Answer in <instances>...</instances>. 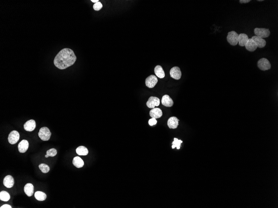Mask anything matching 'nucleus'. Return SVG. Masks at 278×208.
<instances>
[{
	"mask_svg": "<svg viewBox=\"0 0 278 208\" xmlns=\"http://www.w3.org/2000/svg\"><path fill=\"white\" fill-rule=\"evenodd\" d=\"M77 57L74 51L69 48H64L57 54L54 60V64L57 68L64 70L76 62Z\"/></svg>",
	"mask_w": 278,
	"mask_h": 208,
	"instance_id": "obj_1",
	"label": "nucleus"
},
{
	"mask_svg": "<svg viewBox=\"0 0 278 208\" xmlns=\"http://www.w3.org/2000/svg\"><path fill=\"white\" fill-rule=\"evenodd\" d=\"M51 133L47 127H44L40 129L39 133V138L43 141H48L50 139Z\"/></svg>",
	"mask_w": 278,
	"mask_h": 208,
	"instance_id": "obj_2",
	"label": "nucleus"
},
{
	"mask_svg": "<svg viewBox=\"0 0 278 208\" xmlns=\"http://www.w3.org/2000/svg\"><path fill=\"white\" fill-rule=\"evenodd\" d=\"M239 36V35L234 31L229 32L227 36V41L231 45L235 46L238 43Z\"/></svg>",
	"mask_w": 278,
	"mask_h": 208,
	"instance_id": "obj_3",
	"label": "nucleus"
},
{
	"mask_svg": "<svg viewBox=\"0 0 278 208\" xmlns=\"http://www.w3.org/2000/svg\"><path fill=\"white\" fill-rule=\"evenodd\" d=\"M258 67L262 71L269 70L271 68V65L267 59L262 58L259 59L257 63Z\"/></svg>",
	"mask_w": 278,
	"mask_h": 208,
	"instance_id": "obj_4",
	"label": "nucleus"
},
{
	"mask_svg": "<svg viewBox=\"0 0 278 208\" xmlns=\"http://www.w3.org/2000/svg\"><path fill=\"white\" fill-rule=\"evenodd\" d=\"M256 36L263 38H267L270 35V31L269 29L264 28H255L254 30Z\"/></svg>",
	"mask_w": 278,
	"mask_h": 208,
	"instance_id": "obj_5",
	"label": "nucleus"
},
{
	"mask_svg": "<svg viewBox=\"0 0 278 208\" xmlns=\"http://www.w3.org/2000/svg\"><path fill=\"white\" fill-rule=\"evenodd\" d=\"M147 107L150 109H153L155 107H158L160 104V100L156 97L151 96L146 103Z\"/></svg>",
	"mask_w": 278,
	"mask_h": 208,
	"instance_id": "obj_6",
	"label": "nucleus"
},
{
	"mask_svg": "<svg viewBox=\"0 0 278 208\" xmlns=\"http://www.w3.org/2000/svg\"><path fill=\"white\" fill-rule=\"evenodd\" d=\"M20 138L19 133L16 130H13L9 134L8 137V141L10 144L13 145L16 143Z\"/></svg>",
	"mask_w": 278,
	"mask_h": 208,
	"instance_id": "obj_7",
	"label": "nucleus"
},
{
	"mask_svg": "<svg viewBox=\"0 0 278 208\" xmlns=\"http://www.w3.org/2000/svg\"><path fill=\"white\" fill-rule=\"evenodd\" d=\"M158 82V79L156 76L151 75L148 77L146 80V86L149 88H152L156 85Z\"/></svg>",
	"mask_w": 278,
	"mask_h": 208,
	"instance_id": "obj_8",
	"label": "nucleus"
},
{
	"mask_svg": "<svg viewBox=\"0 0 278 208\" xmlns=\"http://www.w3.org/2000/svg\"><path fill=\"white\" fill-rule=\"evenodd\" d=\"M171 77L176 80L180 79L182 76V72L180 69L178 67H174L170 71Z\"/></svg>",
	"mask_w": 278,
	"mask_h": 208,
	"instance_id": "obj_9",
	"label": "nucleus"
},
{
	"mask_svg": "<svg viewBox=\"0 0 278 208\" xmlns=\"http://www.w3.org/2000/svg\"><path fill=\"white\" fill-rule=\"evenodd\" d=\"M252 39L256 43L257 47L260 48H263L266 45V41L265 40L260 38V37L255 36L252 37Z\"/></svg>",
	"mask_w": 278,
	"mask_h": 208,
	"instance_id": "obj_10",
	"label": "nucleus"
},
{
	"mask_svg": "<svg viewBox=\"0 0 278 208\" xmlns=\"http://www.w3.org/2000/svg\"><path fill=\"white\" fill-rule=\"evenodd\" d=\"M162 104L165 107H170L173 105L174 102L172 99L168 95H164L162 99Z\"/></svg>",
	"mask_w": 278,
	"mask_h": 208,
	"instance_id": "obj_11",
	"label": "nucleus"
},
{
	"mask_svg": "<svg viewBox=\"0 0 278 208\" xmlns=\"http://www.w3.org/2000/svg\"><path fill=\"white\" fill-rule=\"evenodd\" d=\"M3 184L7 188H11L13 187L14 184V180L13 177L9 175L6 176L3 181Z\"/></svg>",
	"mask_w": 278,
	"mask_h": 208,
	"instance_id": "obj_12",
	"label": "nucleus"
},
{
	"mask_svg": "<svg viewBox=\"0 0 278 208\" xmlns=\"http://www.w3.org/2000/svg\"><path fill=\"white\" fill-rule=\"evenodd\" d=\"M36 128V122L34 120H30L24 124V128L27 131H32Z\"/></svg>",
	"mask_w": 278,
	"mask_h": 208,
	"instance_id": "obj_13",
	"label": "nucleus"
},
{
	"mask_svg": "<svg viewBox=\"0 0 278 208\" xmlns=\"http://www.w3.org/2000/svg\"><path fill=\"white\" fill-rule=\"evenodd\" d=\"M179 120L177 117H172L168 119L167 121V125L171 129H175L178 127L179 125Z\"/></svg>",
	"mask_w": 278,
	"mask_h": 208,
	"instance_id": "obj_14",
	"label": "nucleus"
},
{
	"mask_svg": "<svg viewBox=\"0 0 278 208\" xmlns=\"http://www.w3.org/2000/svg\"><path fill=\"white\" fill-rule=\"evenodd\" d=\"M29 147V143L27 141L23 140L18 144V151L20 153H24L26 152L28 149Z\"/></svg>",
	"mask_w": 278,
	"mask_h": 208,
	"instance_id": "obj_15",
	"label": "nucleus"
},
{
	"mask_svg": "<svg viewBox=\"0 0 278 208\" xmlns=\"http://www.w3.org/2000/svg\"><path fill=\"white\" fill-rule=\"evenodd\" d=\"M245 47L247 50L251 52L255 51L258 48L256 43L252 38L249 39L248 42L246 44Z\"/></svg>",
	"mask_w": 278,
	"mask_h": 208,
	"instance_id": "obj_16",
	"label": "nucleus"
},
{
	"mask_svg": "<svg viewBox=\"0 0 278 208\" xmlns=\"http://www.w3.org/2000/svg\"><path fill=\"white\" fill-rule=\"evenodd\" d=\"M150 115L152 118L156 119L160 118L162 116V112L159 108H153L150 111Z\"/></svg>",
	"mask_w": 278,
	"mask_h": 208,
	"instance_id": "obj_17",
	"label": "nucleus"
},
{
	"mask_svg": "<svg viewBox=\"0 0 278 208\" xmlns=\"http://www.w3.org/2000/svg\"><path fill=\"white\" fill-rule=\"evenodd\" d=\"M249 39L248 36L246 34L241 33L239 34V36L238 43L240 46L242 47L245 46Z\"/></svg>",
	"mask_w": 278,
	"mask_h": 208,
	"instance_id": "obj_18",
	"label": "nucleus"
},
{
	"mask_svg": "<svg viewBox=\"0 0 278 208\" xmlns=\"http://www.w3.org/2000/svg\"><path fill=\"white\" fill-rule=\"evenodd\" d=\"M25 193L29 197L31 196L34 193L33 185L31 183H28L25 186L24 188Z\"/></svg>",
	"mask_w": 278,
	"mask_h": 208,
	"instance_id": "obj_19",
	"label": "nucleus"
},
{
	"mask_svg": "<svg viewBox=\"0 0 278 208\" xmlns=\"http://www.w3.org/2000/svg\"><path fill=\"white\" fill-rule=\"evenodd\" d=\"M154 71L155 75L159 78L162 79L165 77V73L161 66L157 65L155 67Z\"/></svg>",
	"mask_w": 278,
	"mask_h": 208,
	"instance_id": "obj_20",
	"label": "nucleus"
},
{
	"mask_svg": "<svg viewBox=\"0 0 278 208\" xmlns=\"http://www.w3.org/2000/svg\"><path fill=\"white\" fill-rule=\"evenodd\" d=\"M73 163L76 167L78 168L83 167L84 165L83 159L79 157H74L73 160Z\"/></svg>",
	"mask_w": 278,
	"mask_h": 208,
	"instance_id": "obj_21",
	"label": "nucleus"
},
{
	"mask_svg": "<svg viewBox=\"0 0 278 208\" xmlns=\"http://www.w3.org/2000/svg\"><path fill=\"white\" fill-rule=\"evenodd\" d=\"M76 152L77 154L79 155H83L85 156L87 155L88 153V150L86 147L83 146H81L78 147L76 149Z\"/></svg>",
	"mask_w": 278,
	"mask_h": 208,
	"instance_id": "obj_22",
	"label": "nucleus"
},
{
	"mask_svg": "<svg viewBox=\"0 0 278 208\" xmlns=\"http://www.w3.org/2000/svg\"><path fill=\"white\" fill-rule=\"evenodd\" d=\"M35 197L37 200L43 201L47 198V195L45 193L41 191H37L35 194Z\"/></svg>",
	"mask_w": 278,
	"mask_h": 208,
	"instance_id": "obj_23",
	"label": "nucleus"
},
{
	"mask_svg": "<svg viewBox=\"0 0 278 208\" xmlns=\"http://www.w3.org/2000/svg\"><path fill=\"white\" fill-rule=\"evenodd\" d=\"M10 199V194L7 191H3L0 192V200L4 201H8Z\"/></svg>",
	"mask_w": 278,
	"mask_h": 208,
	"instance_id": "obj_24",
	"label": "nucleus"
},
{
	"mask_svg": "<svg viewBox=\"0 0 278 208\" xmlns=\"http://www.w3.org/2000/svg\"><path fill=\"white\" fill-rule=\"evenodd\" d=\"M183 141L181 140H178L177 138H175L174 139V141L172 142V148L174 149L175 148H177V149L179 150L180 148L181 144L183 143Z\"/></svg>",
	"mask_w": 278,
	"mask_h": 208,
	"instance_id": "obj_25",
	"label": "nucleus"
},
{
	"mask_svg": "<svg viewBox=\"0 0 278 208\" xmlns=\"http://www.w3.org/2000/svg\"><path fill=\"white\" fill-rule=\"evenodd\" d=\"M39 168L44 173H47L49 172L50 170L49 167L45 164H41L39 165Z\"/></svg>",
	"mask_w": 278,
	"mask_h": 208,
	"instance_id": "obj_26",
	"label": "nucleus"
},
{
	"mask_svg": "<svg viewBox=\"0 0 278 208\" xmlns=\"http://www.w3.org/2000/svg\"><path fill=\"white\" fill-rule=\"evenodd\" d=\"M57 154V151L55 148H51L48 150L46 152V154H48L49 157H54Z\"/></svg>",
	"mask_w": 278,
	"mask_h": 208,
	"instance_id": "obj_27",
	"label": "nucleus"
},
{
	"mask_svg": "<svg viewBox=\"0 0 278 208\" xmlns=\"http://www.w3.org/2000/svg\"><path fill=\"white\" fill-rule=\"evenodd\" d=\"M103 6L102 3L100 2H98L95 3L93 6V9L96 11H98L100 10L103 8Z\"/></svg>",
	"mask_w": 278,
	"mask_h": 208,
	"instance_id": "obj_28",
	"label": "nucleus"
},
{
	"mask_svg": "<svg viewBox=\"0 0 278 208\" xmlns=\"http://www.w3.org/2000/svg\"><path fill=\"white\" fill-rule=\"evenodd\" d=\"M156 123H157V121H156L155 118H152L149 120V124L150 126H152V125H156Z\"/></svg>",
	"mask_w": 278,
	"mask_h": 208,
	"instance_id": "obj_29",
	"label": "nucleus"
},
{
	"mask_svg": "<svg viewBox=\"0 0 278 208\" xmlns=\"http://www.w3.org/2000/svg\"><path fill=\"white\" fill-rule=\"evenodd\" d=\"M251 1V0H240L239 1L241 4H246L250 2Z\"/></svg>",
	"mask_w": 278,
	"mask_h": 208,
	"instance_id": "obj_30",
	"label": "nucleus"
},
{
	"mask_svg": "<svg viewBox=\"0 0 278 208\" xmlns=\"http://www.w3.org/2000/svg\"><path fill=\"white\" fill-rule=\"evenodd\" d=\"M12 207L11 206L9 205L8 204H5L4 205L2 206L1 207V208H11Z\"/></svg>",
	"mask_w": 278,
	"mask_h": 208,
	"instance_id": "obj_31",
	"label": "nucleus"
},
{
	"mask_svg": "<svg viewBox=\"0 0 278 208\" xmlns=\"http://www.w3.org/2000/svg\"><path fill=\"white\" fill-rule=\"evenodd\" d=\"M91 1L93 3H96L99 2V0H91Z\"/></svg>",
	"mask_w": 278,
	"mask_h": 208,
	"instance_id": "obj_32",
	"label": "nucleus"
},
{
	"mask_svg": "<svg viewBox=\"0 0 278 208\" xmlns=\"http://www.w3.org/2000/svg\"><path fill=\"white\" fill-rule=\"evenodd\" d=\"M49 157V156H48V154H46V155H45V157H46V158H48V157Z\"/></svg>",
	"mask_w": 278,
	"mask_h": 208,
	"instance_id": "obj_33",
	"label": "nucleus"
},
{
	"mask_svg": "<svg viewBox=\"0 0 278 208\" xmlns=\"http://www.w3.org/2000/svg\"><path fill=\"white\" fill-rule=\"evenodd\" d=\"M263 1V0H261V1Z\"/></svg>",
	"mask_w": 278,
	"mask_h": 208,
	"instance_id": "obj_34",
	"label": "nucleus"
}]
</instances>
